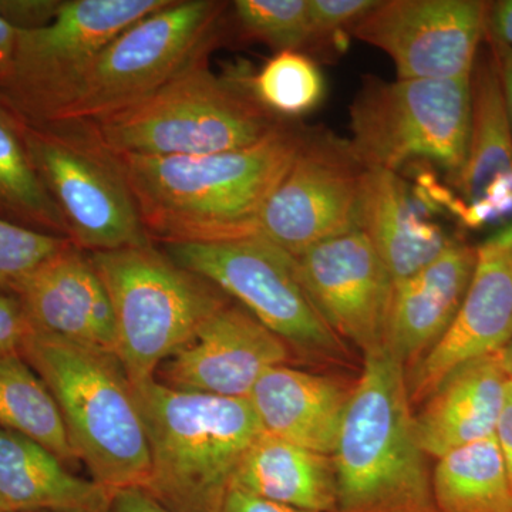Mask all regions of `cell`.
Wrapping results in <instances>:
<instances>
[{"instance_id":"6da1fadb","label":"cell","mask_w":512,"mask_h":512,"mask_svg":"<svg viewBox=\"0 0 512 512\" xmlns=\"http://www.w3.org/2000/svg\"><path fill=\"white\" fill-rule=\"evenodd\" d=\"M305 127L286 120L254 146L195 157L119 156L141 224L156 244L255 237Z\"/></svg>"},{"instance_id":"7a4b0ae2","label":"cell","mask_w":512,"mask_h":512,"mask_svg":"<svg viewBox=\"0 0 512 512\" xmlns=\"http://www.w3.org/2000/svg\"><path fill=\"white\" fill-rule=\"evenodd\" d=\"M426 458L406 369L386 346L370 350L332 453L335 512H439Z\"/></svg>"},{"instance_id":"3957f363","label":"cell","mask_w":512,"mask_h":512,"mask_svg":"<svg viewBox=\"0 0 512 512\" xmlns=\"http://www.w3.org/2000/svg\"><path fill=\"white\" fill-rule=\"evenodd\" d=\"M20 355L49 387L77 460L114 495L146 487L150 443L133 383L116 353L30 333Z\"/></svg>"},{"instance_id":"277c9868","label":"cell","mask_w":512,"mask_h":512,"mask_svg":"<svg viewBox=\"0 0 512 512\" xmlns=\"http://www.w3.org/2000/svg\"><path fill=\"white\" fill-rule=\"evenodd\" d=\"M150 443L146 490L173 512H221L239 463L264 433L249 399L134 386Z\"/></svg>"},{"instance_id":"5b68a950","label":"cell","mask_w":512,"mask_h":512,"mask_svg":"<svg viewBox=\"0 0 512 512\" xmlns=\"http://www.w3.org/2000/svg\"><path fill=\"white\" fill-rule=\"evenodd\" d=\"M284 121L252 97L241 70L217 76L207 55L136 106L90 123L117 156L195 157L254 146Z\"/></svg>"},{"instance_id":"8992f818","label":"cell","mask_w":512,"mask_h":512,"mask_svg":"<svg viewBox=\"0 0 512 512\" xmlns=\"http://www.w3.org/2000/svg\"><path fill=\"white\" fill-rule=\"evenodd\" d=\"M89 256L109 292L116 316V355L133 386L156 379L161 363L232 301L154 242Z\"/></svg>"},{"instance_id":"52a82bcc","label":"cell","mask_w":512,"mask_h":512,"mask_svg":"<svg viewBox=\"0 0 512 512\" xmlns=\"http://www.w3.org/2000/svg\"><path fill=\"white\" fill-rule=\"evenodd\" d=\"M471 82L366 76L350 106L353 151L366 168L399 174L427 163L456 183L466 163Z\"/></svg>"},{"instance_id":"ba28073f","label":"cell","mask_w":512,"mask_h":512,"mask_svg":"<svg viewBox=\"0 0 512 512\" xmlns=\"http://www.w3.org/2000/svg\"><path fill=\"white\" fill-rule=\"evenodd\" d=\"M23 136L74 247L90 254L153 242L119 156L101 143L90 121L23 123Z\"/></svg>"},{"instance_id":"9c48e42d","label":"cell","mask_w":512,"mask_h":512,"mask_svg":"<svg viewBox=\"0 0 512 512\" xmlns=\"http://www.w3.org/2000/svg\"><path fill=\"white\" fill-rule=\"evenodd\" d=\"M229 5L217 0H170L128 26L104 47L79 93L53 121L106 119L146 100L210 55Z\"/></svg>"},{"instance_id":"30bf717a","label":"cell","mask_w":512,"mask_h":512,"mask_svg":"<svg viewBox=\"0 0 512 512\" xmlns=\"http://www.w3.org/2000/svg\"><path fill=\"white\" fill-rule=\"evenodd\" d=\"M170 0H63L45 28L18 30L0 101L23 123L56 120L97 57L128 26Z\"/></svg>"},{"instance_id":"8fae6325","label":"cell","mask_w":512,"mask_h":512,"mask_svg":"<svg viewBox=\"0 0 512 512\" xmlns=\"http://www.w3.org/2000/svg\"><path fill=\"white\" fill-rule=\"evenodd\" d=\"M161 248L178 265L244 306L291 348L342 356L345 343L320 315L299 278L295 258L284 249L258 235Z\"/></svg>"},{"instance_id":"7c38bea8","label":"cell","mask_w":512,"mask_h":512,"mask_svg":"<svg viewBox=\"0 0 512 512\" xmlns=\"http://www.w3.org/2000/svg\"><path fill=\"white\" fill-rule=\"evenodd\" d=\"M367 168L352 144L326 128H306L282 183L266 202L258 237L292 256L359 229Z\"/></svg>"},{"instance_id":"4fadbf2b","label":"cell","mask_w":512,"mask_h":512,"mask_svg":"<svg viewBox=\"0 0 512 512\" xmlns=\"http://www.w3.org/2000/svg\"><path fill=\"white\" fill-rule=\"evenodd\" d=\"M487 8L480 0H383L352 36L383 50L399 79H463L484 42Z\"/></svg>"},{"instance_id":"5bb4252c","label":"cell","mask_w":512,"mask_h":512,"mask_svg":"<svg viewBox=\"0 0 512 512\" xmlns=\"http://www.w3.org/2000/svg\"><path fill=\"white\" fill-rule=\"evenodd\" d=\"M303 286L342 340L366 355L384 346L393 279L360 229L293 256Z\"/></svg>"},{"instance_id":"9a60e30c","label":"cell","mask_w":512,"mask_h":512,"mask_svg":"<svg viewBox=\"0 0 512 512\" xmlns=\"http://www.w3.org/2000/svg\"><path fill=\"white\" fill-rule=\"evenodd\" d=\"M512 340V220L477 247L466 296L446 335L407 376L420 406L458 367L501 352Z\"/></svg>"},{"instance_id":"2e32d148","label":"cell","mask_w":512,"mask_h":512,"mask_svg":"<svg viewBox=\"0 0 512 512\" xmlns=\"http://www.w3.org/2000/svg\"><path fill=\"white\" fill-rule=\"evenodd\" d=\"M289 359L291 346L231 301L161 363L156 379L184 392L249 399L262 375Z\"/></svg>"},{"instance_id":"e0dca14e","label":"cell","mask_w":512,"mask_h":512,"mask_svg":"<svg viewBox=\"0 0 512 512\" xmlns=\"http://www.w3.org/2000/svg\"><path fill=\"white\" fill-rule=\"evenodd\" d=\"M471 72L466 163L454 187L457 218L467 228L512 220V123L494 50L485 42Z\"/></svg>"},{"instance_id":"ac0fdd59","label":"cell","mask_w":512,"mask_h":512,"mask_svg":"<svg viewBox=\"0 0 512 512\" xmlns=\"http://www.w3.org/2000/svg\"><path fill=\"white\" fill-rule=\"evenodd\" d=\"M35 332L84 348L116 353L109 292L89 254L70 244L13 291Z\"/></svg>"},{"instance_id":"d6986e66","label":"cell","mask_w":512,"mask_h":512,"mask_svg":"<svg viewBox=\"0 0 512 512\" xmlns=\"http://www.w3.org/2000/svg\"><path fill=\"white\" fill-rule=\"evenodd\" d=\"M476 261L477 247L456 241L426 268L393 285L384 346L406 373L446 335Z\"/></svg>"},{"instance_id":"ffe728a7","label":"cell","mask_w":512,"mask_h":512,"mask_svg":"<svg viewBox=\"0 0 512 512\" xmlns=\"http://www.w3.org/2000/svg\"><path fill=\"white\" fill-rule=\"evenodd\" d=\"M431 208L402 175L367 168L359 229L372 242L393 284L426 268L457 241L433 221Z\"/></svg>"},{"instance_id":"44dd1931","label":"cell","mask_w":512,"mask_h":512,"mask_svg":"<svg viewBox=\"0 0 512 512\" xmlns=\"http://www.w3.org/2000/svg\"><path fill=\"white\" fill-rule=\"evenodd\" d=\"M511 377L501 352L478 357L451 373L414 414L424 454L437 460L454 448L495 436Z\"/></svg>"},{"instance_id":"7402d4cb","label":"cell","mask_w":512,"mask_h":512,"mask_svg":"<svg viewBox=\"0 0 512 512\" xmlns=\"http://www.w3.org/2000/svg\"><path fill=\"white\" fill-rule=\"evenodd\" d=\"M352 390L336 377L281 365L262 375L249 402L264 433L332 456Z\"/></svg>"},{"instance_id":"603a6c76","label":"cell","mask_w":512,"mask_h":512,"mask_svg":"<svg viewBox=\"0 0 512 512\" xmlns=\"http://www.w3.org/2000/svg\"><path fill=\"white\" fill-rule=\"evenodd\" d=\"M113 495L37 441L0 427V512H110Z\"/></svg>"},{"instance_id":"cb8c5ba5","label":"cell","mask_w":512,"mask_h":512,"mask_svg":"<svg viewBox=\"0 0 512 512\" xmlns=\"http://www.w3.org/2000/svg\"><path fill=\"white\" fill-rule=\"evenodd\" d=\"M232 487L312 512H335L338 501L332 456L268 433L248 448Z\"/></svg>"},{"instance_id":"d4e9b609","label":"cell","mask_w":512,"mask_h":512,"mask_svg":"<svg viewBox=\"0 0 512 512\" xmlns=\"http://www.w3.org/2000/svg\"><path fill=\"white\" fill-rule=\"evenodd\" d=\"M439 512H512V490L497 436L448 451L431 470Z\"/></svg>"},{"instance_id":"484cf974","label":"cell","mask_w":512,"mask_h":512,"mask_svg":"<svg viewBox=\"0 0 512 512\" xmlns=\"http://www.w3.org/2000/svg\"><path fill=\"white\" fill-rule=\"evenodd\" d=\"M0 218L69 238L66 222L30 160L22 120L0 101Z\"/></svg>"},{"instance_id":"4316f807","label":"cell","mask_w":512,"mask_h":512,"mask_svg":"<svg viewBox=\"0 0 512 512\" xmlns=\"http://www.w3.org/2000/svg\"><path fill=\"white\" fill-rule=\"evenodd\" d=\"M0 427L37 441L64 463L77 460L55 397L20 353L0 357Z\"/></svg>"},{"instance_id":"83f0119b","label":"cell","mask_w":512,"mask_h":512,"mask_svg":"<svg viewBox=\"0 0 512 512\" xmlns=\"http://www.w3.org/2000/svg\"><path fill=\"white\" fill-rule=\"evenodd\" d=\"M249 93L279 119H296L315 110L325 96L318 63L301 52H279L258 73L242 72Z\"/></svg>"},{"instance_id":"f1b7e54d","label":"cell","mask_w":512,"mask_h":512,"mask_svg":"<svg viewBox=\"0 0 512 512\" xmlns=\"http://www.w3.org/2000/svg\"><path fill=\"white\" fill-rule=\"evenodd\" d=\"M239 35L279 52L306 53L309 43L308 0H237L232 2Z\"/></svg>"},{"instance_id":"f546056e","label":"cell","mask_w":512,"mask_h":512,"mask_svg":"<svg viewBox=\"0 0 512 512\" xmlns=\"http://www.w3.org/2000/svg\"><path fill=\"white\" fill-rule=\"evenodd\" d=\"M72 244L0 218V291L13 293L40 265Z\"/></svg>"},{"instance_id":"4dcf8cb0","label":"cell","mask_w":512,"mask_h":512,"mask_svg":"<svg viewBox=\"0 0 512 512\" xmlns=\"http://www.w3.org/2000/svg\"><path fill=\"white\" fill-rule=\"evenodd\" d=\"M309 33L305 55L330 62L345 52L349 35L379 0H308Z\"/></svg>"},{"instance_id":"1f68e13d","label":"cell","mask_w":512,"mask_h":512,"mask_svg":"<svg viewBox=\"0 0 512 512\" xmlns=\"http://www.w3.org/2000/svg\"><path fill=\"white\" fill-rule=\"evenodd\" d=\"M32 332L19 299L12 293L0 291V357L22 352Z\"/></svg>"},{"instance_id":"d6a6232c","label":"cell","mask_w":512,"mask_h":512,"mask_svg":"<svg viewBox=\"0 0 512 512\" xmlns=\"http://www.w3.org/2000/svg\"><path fill=\"white\" fill-rule=\"evenodd\" d=\"M63 0H0V16L16 30L45 28L55 20Z\"/></svg>"},{"instance_id":"836d02e7","label":"cell","mask_w":512,"mask_h":512,"mask_svg":"<svg viewBox=\"0 0 512 512\" xmlns=\"http://www.w3.org/2000/svg\"><path fill=\"white\" fill-rule=\"evenodd\" d=\"M484 39L491 45L512 49V0L488 2Z\"/></svg>"},{"instance_id":"e575fe53","label":"cell","mask_w":512,"mask_h":512,"mask_svg":"<svg viewBox=\"0 0 512 512\" xmlns=\"http://www.w3.org/2000/svg\"><path fill=\"white\" fill-rule=\"evenodd\" d=\"M221 512H312L266 500L239 488H229Z\"/></svg>"},{"instance_id":"d590c367","label":"cell","mask_w":512,"mask_h":512,"mask_svg":"<svg viewBox=\"0 0 512 512\" xmlns=\"http://www.w3.org/2000/svg\"><path fill=\"white\" fill-rule=\"evenodd\" d=\"M110 512H173L143 488L117 491L111 500Z\"/></svg>"},{"instance_id":"8d00e7d4","label":"cell","mask_w":512,"mask_h":512,"mask_svg":"<svg viewBox=\"0 0 512 512\" xmlns=\"http://www.w3.org/2000/svg\"><path fill=\"white\" fill-rule=\"evenodd\" d=\"M495 436H497L498 444H500L501 451H503L512 490V377L510 384H508L507 400H505L503 414H501L500 424H498Z\"/></svg>"},{"instance_id":"74e56055","label":"cell","mask_w":512,"mask_h":512,"mask_svg":"<svg viewBox=\"0 0 512 512\" xmlns=\"http://www.w3.org/2000/svg\"><path fill=\"white\" fill-rule=\"evenodd\" d=\"M485 42H487V40H485ZM488 45L491 46V49L494 50L495 57H497L498 70H500L501 83H503L505 103H507V109L508 113H510L512 123V49L494 46L491 45V43H488Z\"/></svg>"},{"instance_id":"f35d334b","label":"cell","mask_w":512,"mask_h":512,"mask_svg":"<svg viewBox=\"0 0 512 512\" xmlns=\"http://www.w3.org/2000/svg\"><path fill=\"white\" fill-rule=\"evenodd\" d=\"M16 30L10 26L5 19L0 16V82L8 72L10 59H12L13 49H15Z\"/></svg>"},{"instance_id":"ab89813d","label":"cell","mask_w":512,"mask_h":512,"mask_svg":"<svg viewBox=\"0 0 512 512\" xmlns=\"http://www.w3.org/2000/svg\"><path fill=\"white\" fill-rule=\"evenodd\" d=\"M501 357H503L505 369H507V372L512 376V340L507 348L501 350Z\"/></svg>"},{"instance_id":"60d3db41","label":"cell","mask_w":512,"mask_h":512,"mask_svg":"<svg viewBox=\"0 0 512 512\" xmlns=\"http://www.w3.org/2000/svg\"><path fill=\"white\" fill-rule=\"evenodd\" d=\"M50 512H92V511H50Z\"/></svg>"}]
</instances>
